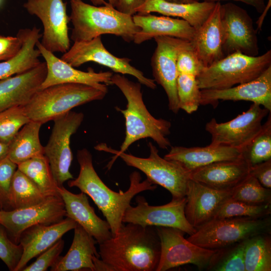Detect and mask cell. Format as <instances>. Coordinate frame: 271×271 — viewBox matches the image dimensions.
I'll use <instances>...</instances> for the list:
<instances>
[{"label":"cell","instance_id":"d6986e66","mask_svg":"<svg viewBox=\"0 0 271 271\" xmlns=\"http://www.w3.org/2000/svg\"><path fill=\"white\" fill-rule=\"evenodd\" d=\"M234 189L218 190L190 179L184 210L188 221L197 229L213 219L221 206L231 197Z\"/></svg>","mask_w":271,"mask_h":271},{"label":"cell","instance_id":"ac0fdd59","mask_svg":"<svg viewBox=\"0 0 271 271\" xmlns=\"http://www.w3.org/2000/svg\"><path fill=\"white\" fill-rule=\"evenodd\" d=\"M200 105L217 106L219 100L252 102L271 111V66L249 82L222 89L200 90Z\"/></svg>","mask_w":271,"mask_h":271},{"label":"cell","instance_id":"74e56055","mask_svg":"<svg viewBox=\"0 0 271 271\" xmlns=\"http://www.w3.org/2000/svg\"><path fill=\"white\" fill-rule=\"evenodd\" d=\"M200 90L196 77L179 74L177 92L180 109L188 114L196 111L200 105Z\"/></svg>","mask_w":271,"mask_h":271},{"label":"cell","instance_id":"bcb514c9","mask_svg":"<svg viewBox=\"0 0 271 271\" xmlns=\"http://www.w3.org/2000/svg\"><path fill=\"white\" fill-rule=\"evenodd\" d=\"M21 47L22 42L17 36H0V61L15 56Z\"/></svg>","mask_w":271,"mask_h":271},{"label":"cell","instance_id":"ffe728a7","mask_svg":"<svg viewBox=\"0 0 271 271\" xmlns=\"http://www.w3.org/2000/svg\"><path fill=\"white\" fill-rule=\"evenodd\" d=\"M36 47L40 52L47 66V74L40 89L62 83H79L95 87L111 84L113 75L109 71L96 72L92 68L88 71L76 69L67 62L45 49L38 41ZM39 89V90H40Z\"/></svg>","mask_w":271,"mask_h":271},{"label":"cell","instance_id":"e0dca14e","mask_svg":"<svg viewBox=\"0 0 271 271\" xmlns=\"http://www.w3.org/2000/svg\"><path fill=\"white\" fill-rule=\"evenodd\" d=\"M154 39L157 46L151 59L154 80L164 89L169 109L177 113L180 109L177 92V57L189 41L167 36Z\"/></svg>","mask_w":271,"mask_h":271},{"label":"cell","instance_id":"681fc988","mask_svg":"<svg viewBox=\"0 0 271 271\" xmlns=\"http://www.w3.org/2000/svg\"><path fill=\"white\" fill-rule=\"evenodd\" d=\"M94 265V271H115L114 268L109 264L100 259L99 257L95 256L93 258Z\"/></svg>","mask_w":271,"mask_h":271},{"label":"cell","instance_id":"9a60e30c","mask_svg":"<svg viewBox=\"0 0 271 271\" xmlns=\"http://www.w3.org/2000/svg\"><path fill=\"white\" fill-rule=\"evenodd\" d=\"M220 15L225 56L235 52L250 56H257L259 47L256 30L247 11L229 2L221 4Z\"/></svg>","mask_w":271,"mask_h":271},{"label":"cell","instance_id":"11a10c76","mask_svg":"<svg viewBox=\"0 0 271 271\" xmlns=\"http://www.w3.org/2000/svg\"><path fill=\"white\" fill-rule=\"evenodd\" d=\"M1 1H2V0H0V3H1Z\"/></svg>","mask_w":271,"mask_h":271},{"label":"cell","instance_id":"f1b7e54d","mask_svg":"<svg viewBox=\"0 0 271 271\" xmlns=\"http://www.w3.org/2000/svg\"><path fill=\"white\" fill-rule=\"evenodd\" d=\"M16 36L21 40L22 47L15 56L0 61V80L30 70L41 63V53L36 47L42 37L40 29L36 26L21 29Z\"/></svg>","mask_w":271,"mask_h":271},{"label":"cell","instance_id":"3957f363","mask_svg":"<svg viewBox=\"0 0 271 271\" xmlns=\"http://www.w3.org/2000/svg\"><path fill=\"white\" fill-rule=\"evenodd\" d=\"M111 84L116 85L127 100L126 108L116 109L123 115L125 121V137L118 152H125L135 142L150 138L163 149L171 146L167 136L170 133L171 123L156 118L148 111L143 99L141 84L129 80L122 74H113Z\"/></svg>","mask_w":271,"mask_h":271},{"label":"cell","instance_id":"277c9868","mask_svg":"<svg viewBox=\"0 0 271 271\" xmlns=\"http://www.w3.org/2000/svg\"><path fill=\"white\" fill-rule=\"evenodd\" d=\"M70 6L69 19L73 25L70 38L74 42L105 34L120 37L129 42L139 30L132 16L121 13L108 3L98 6L82 0H70Z\"/></svg>","mask_w":271,"mask_h":271},{"label":"cell","instance_id":"c3c4849f","mask_svg":"<svg viewBox=\"0 0 271 271\" xmlns=\"http://www.w3.org/2000/svg\"><path fill=\"white\" fill-rule=\"evenodd\" d=\"M221 1L240 2L253 7L257 12L261 14L264 11L266 5L265 0H201V1L211 3L220 2Z\"/></svg>","mask_w":271,"mask_h":271},{"label":"cell","instance_id":"8d00e7d4","mask_svg":"<svg viewBox=\"0 0 271 271\" xmlns=\"http://www.w3.org/2000/svg\"><path fill=\"white\" fill-rule=\"evenodd\" d=\"M231 198L254 205L271 204V189L262 186L249 174L234 188Z\"/></svg>","mask_w":271,"mask_h":271},{"label":"cell","instance_id":"816d5d0a","mask_svg":"<svg viewBox=\"0 0 271 271\" xmlns=\"http://www.w3.org/2000/svg\"><path fill=\"white\" fill-rule=\"evenodd\" d=\"M94 6H99L105 5L106 3H108L113 7H114L116 0H91Z\"/></svg>","mask_w":271,"mask_h":271},{"label":"cell","instance_id":"7dc6e473","mask_svg":"<svg viewBox=\"0 0 271 271\" xmlns=\"http://www.w3.org/2000/svg\"><path fill=\"white\" fill-rule=\"evenodd\" d=\"M147 0H116L115 8L124 14L131 16L137 13V10Z\"/></svg>","mask_w":271,"mask_h":271},{"label":"cell","instance_id":"5b68a950","mask_svg":"<svg viewBox=\"0 0 271 271\" xmlns=\"http://www.w3.org/2000/svg\"><path fill=\"white\" fill-rule=\"evenodd\" d=\"M107 85L95 87L79 83H62L39 90L24 106L32 121L42 124L70 111L76 106L102 99Z\"/></svg>","mask_w":271,"mask_h":271},{"label":"cell","instance_id":"f6af8a7d","mask_svg":"<svg viewBox=\"0 0 271 271\" xmlns=\"http://www.w3.org/2000/svg\"><path fill=\"white\" fill-rule=\"evenodd\" d=\"M250 175L254 177L263 187L271 188V159L250 166Z\"/></svg>","mask_w":271,"mask_h":271},{"label":"cell","instance_id":"d6a6232c","mask_svg":"<svg viewBox=\"0 0 271 271\" xmlns=\"http://www.w3.org/2000/svg\"><path fill=\"white\" fill-rule=\"evenodd\" d=\"M47 197L27 176L16 170L10 188L9 207L12 209L28 207L42 202Z\"/></svg>","mask_w":271,"mask_h":271},{"label":"cell","instance_id":"ba28073f","mask_svg":"<svg viewBox=\"0 0 271 271\" xmlns=\"http://www.w3.org/2000/svg\"><path fill=\"white\" fill-rule=\"evenodd\" d=\"M270 215L213 219L197 228L187 239L203 248L215 250L259 234L270 233Z\"/></svg>","mask_w":271,"mask_h":271},{"label":"cell","instance_id":"d590c367","mask_svg":"<svg viewBox=\"0 0 271 271\" xmlns=\"http://www.w3.org/2000/svg\"><path fill=\"white\" fill-rule=\"evenodd\" d=\"M246 240L217 249L206 270L245 271L244 251Z\"/></svg>","mask_w":271,"mask_h":271},{"label":"cell","instance_id":"4dcf8cb0","mask_svg":"<svg viewBox=\"0 0 271 271\" xmlns=\"http://www.w3.org/2000/svg\"><path fill=\"white\" fill-rule=\"evenodd\" d=\"M42 125L40 122L30 120L21 128L9 144L7 157L17 165L44 155V147L39 138Z\"/></svg>","mask_w":271,"mask_h":271},{"label":"cell","instance_id":"30bf717a","mask_svg":"<svg viewBox=\"0 0 271 271\" xmlns=\"http://www.w3.org/2000/svg\"><path fill=\"white\" fill-rule=\"evenodd\" d=\"M161 253L156 271H166L188 264L206 270L217 249L198 246L184 237L185 232L177 228L157 226Z\"/></svg>","mask_w":271,"mask_h":271},{"label":"cell","instance_id":"f5cc1de1","mask_svg":"<svg viewBox=\"0 0 271 271\" xmlns=\"http://www.w3.org/2000/svg\"><path fill=\"white\" fill-rule=\"evenodd\" d=\"M166 2L175 3V4H192L196 2L201 1V0H164Z\"/></svg>","mask_w":271,"mask_h":271},{"label":"cell","instance_id":"7a4b0ae2","mask_svg":"<svg viewBox=\"0 0 271 271\" xmlns=\"http://www.w3.org/2000/svg\"><path fill=\"white\" fill-rule=\"evenodd\" d=\"M127 223L99 244L100 257L115 271H156L161 253L156 227Z\"/></svg>","mask_w":271,"mask_h":271},{"label":"cell","instance_id":"52a82bcc","mask_svg":"<svg viewBox=\"0 0 271 271\" xmlns=\"http://www.w3.org/2000/svg\"><path fill=\"white\" fill-rule=\"evenodd\" d=\"M148 146L150 154L147 158L136 157L125 152L119 153L105 144H98L95 149L115 155L108 164V168L119 157L127 166L143 172L153 184L167 189L171 194L172 198L185 197L190 172L176 161L162 158L159 155L158 149L151 142Z\"/></svg>","mask_w":271,"mask_h":271},{"label":"cell","instance_id":"44dd1931","mask_svg":"<svg viewBox=\"0 0 271 271\" xmlns=\"http://www.w3.org/2000/svg\"><path fill=\"white\" fill-rule=\"evenodd\" d=\"M77 224L67 217L53 224H37L25 230L19 241L23 248L22 255L14 271L22 270L29 261L52 246Z\"/></svg>","mask_w":271,"mask_h":271},{"label":"cell","instance_id":"7c38bea8","mask_svg":"<svg viewBox=\"0 0 271 271\" xmlns=\"http://www.w3.org/2000/svg\"><path fill=\"white\" fill-rule=\"evenodd\" d=\"M270 112L253 103L247 110L228 121L219 123L212 118L205 126L211 136L210 144L228 146L240 151L258 132L263 119Z\"/></svg>","mask_w":271,"mask_h":271},{"label":"cell","instance_id":"1f68e13d","mask_svg":"<svg viewBox=\"0 0 271 271\" xmlns=\"http://www.w3.org/2000/svg\"><path fill=\"white\" fill-rule=\"evenodd\" d=\"M17 169L27 176L46 196L59 195L47 158H33L17 165Z\"/></svg>","mask_w":271,"mask_h":271},{"label":"cell","instance_id":"603a6c76","mask_svg":"<svg viewBox=\"0 0 271 271\" xmlns=\"http://www.w3.org/2000/svg\"><path fill=\"white\" fill-rule=\"evenodd\" d=\"M66 210V217L74 220L100 244L112 237L110 226L106 220L98 217L90 205L88 196L83 192L74 194L63 186L58 187Z\"/></svg>","mask_w":271,"mask_h":271},{"label":"cell","instance_id":"7bdbcfd3","mask_svg":"<svg viewBox=\"0 0 271 271\" xmlns=\"http://www.w3.org/2000/svg\"><path fill=\"white\" fill-rule=\"evenodd\" d=\"M64 246V241L60 239L52 246L38 255L36 260L26 265L22 271H46L57 260Z\"/></svg>","mask_w":271,"mask_h":271},{"label":"cell","instance_id":"83f0119b","mask_svg":"<svg viewBox=\"0 0 271 271\" xmlns=\"http://www.w3.org/2000/svg\"><path fill=\"white\" fill-rule=\"evenodd\" d=\"M71 246L66 254L60 256L50 267L51 271H94L93 257H100L95 239L77 224Z\"/></svg>","mask_w":271,"mask_h":271},{"label":"cell","instance_id":"4fadbf2b","mask_svg":"<svg viewBox=\"0 0 271 271\" xmlns=\"http://www.w3.org/2000/svg\"><path fill=\"white\" fill-rule=\"evenodd\" d=\"M136 201V206L129 205L126 209L122 220L123 223L175 228L189 235L195 232L196 229L185 216L186 196L172 198L169 203L160 206L150 205L142 196H137Z\"/></svg>","mask_w":271,"mask_h":271},{"label":"cell","instance_id":"7402d4cb","mask_svg":"<svg viewBox=\"0 0 271 271\" xmlns=\"http://www.w3.org/2000/svg\"><path fill=\"white\" fill-rule=\"evenodd\" d=\"M46 74L44 61L30 70L0 80V112L26 105L40 89Z\"/></svg>","mask_w":271,"mask_h":271},{"label":"cell","instance_id":"484cf974","mask_svg":"<svg viewBox=\"0 0 271 271\" xmlns=\"http://www.w3.org/2000/svg\"><path fill=\"white\" fill-rule=\"evenodd\" d=\"M220 2L206 21L197 30L190 41L192 47L204 67L225 57L223 51V31L220 15Z\"/></svg>","mask_w":271,"mask_h":271},{"label":"cell","instance_id":"d4e9b609","mask_svg":"<svg viewBox=\"0 0 271 271\" xmlns=\"http://www.w3.org/2000/svg\"><path fill=\"white\" fill-rule=\"evenodd\" d=\"M132 19L135 25L139 28L133 40L137 44L161 36L191 41L196 32V29L189 23L179 18L157 16L150 13L136 14L132 16Z\"/></svg>","mask_w":271,"mask_h":271},{"label":"cell","instance_id":"f35d334b","mask_svg":"<svg viewBox=\"0 0 271 271\" xmlns=\"http://www.w3.org/2000/svg\"><path fill=\"white\" fill-rule=\"evenodd\" d=\"M271 204L254 205L231 197L221 206L214 219L231 217L260 218L270 215Z\"/></svg>","mask_w":271,"mask_h":271},{"label":"cell","instance_id":"f907efd6","mask_svg":"<svg viewBox=\"0 0 271 271\" xmlns=\"http://www.w3.org/2000/svg\"><path fill=\"white\" fill-rule=\"evenodd\" d=\"M9 146V145L5 144L0 141V160L8 156Z\"/></svg>","mask_w":271,"mask_h":271},{"label":"cell","instance_id":"836d02e7","mask_svg":"<svg viewBox=\"0 0 271 271\" xmlns=\"http://www.w3.org/2000/svg\"><path fill=\"white\" fill-rule=\"evenodd\" d=\"M244 264L245 271L271 270L270 233L259 234L246 240Z\"/></svg>","mask_w":271,"mask_h":271},{"label":"cell","instance_id":"e575fe53","mask_svg":"<svg viewBox=\"0 0 271 271\" xmlns=\"http://www.w3.org/2000/svg\"><path fill=\"white\" fill-rule=\"evenodd\" d=\"M241 156L250 166L271 159V114L258 132L240 150Z\"/></svg>","mask_w":271,"mask_h":271},{"label":"cell","instance_id":"db71d44e","mask_svg":"<svg viewBox=\"0 0 271 271\" xmlns=\"http://www.w3.org/2000/svg\"><path fill=\"white\" fill-rule=\"evenodd\" d=\"M1 209H2V208L1 206H0V210Z\"/></svg>","mask_w":271,"mask_h":271},{"label":"cell","instance_id":"2e32d148","mask_svg":"<svg viewBox=\"0 0 271 271\" xmlns=\"http://www.w3.org/2000/svg\"><path fill=\"white\" fill-rule=\"evenodd\" d=\"M64 202L60 195L47 197L42 202L28 207L0 210V224L18 243L22 233L37 224H51L66 216Z\"/></svg>","mask_w":271,"mask_h":271},{"label":"cell","instance_id":"60d3db41","mask_svg":"<svg viewBox=\"0 0 271 271\" xmlns=\"http://www.w3.org/2000/svg\"><path fill=\"white\" fill-rule=\"evenodd\" d=\"M23 248L20 243L12 241L4 227L0 224V258L11 271H14L20 261Z\"/></svg>","mask_w":271,"mask_h":271},{"label":"cell","instance_id":"ee69618b","mask_svg":"<svg viewBox=\"0 0 271 271\" xmlns=\"http://www.w3.org/2000/svg\"><path fill=\"white\" fill-rule=\"evenodd\" d=\"M17 165L8 157L0 160V206H8L10 188Z\"/></svg>","mask_w":271,"mask_h":271},{"label":"cell","instance_id":"8992f818","mask_svg":"<svg viewBox=\"0 0 271 271\" xmlns=\"http://www.w3.org/2000/svg\"><path fill=\"white\" fill-rule=\"evenodd\" d=\"M271 66V50L256 56L235 52L205 67L197 77L199 88L222 89L249 82Z\"/></svg>","mask_w":271,"mask_h":271},{"label":"cell","instance_id":"4316f807","mask_svg":"<svg viewBox=\"0 0 271 271\" xmlns=\"http://www.w3.org/2000/svg\"><path fill=\"white\" fill-rule=\"evenodd\" d=\"M164 158L178 162L191 172L213 163L242 158L239 150L232 147L209 145L200 147H171Z\"/></svg>","mask_w":271,"mask_h":271},{"label":"cell","instance_id":"8fae6325","mask_svg":"<svg viewBox=\"0 0 271 271\" xmlns=\"http://www.w3.org/2000/svg\"><path fill=\"white\" fill-rule=\"evenodd\" d=\"M23 7L41 21L44 30L40 43L45 49L54 53L69 49L70 19L63 0H26Z\"/></svg>","mask_w":271,"mask_h":271},{"label":"cell","instance_id":"ab89813d","mask_svg":"<svg viewBox=\"0 0 271 271\" xmlns=\"http://www.w3.org/2000/svg\"><path fill=\"white\" fill-rule=\"evenodd\" d=\"M30 121L24 106H15L0 112V141L9 145L21 128Z\"/></svg>","mask_w":271,"mask_h":271},{"label":"cell","instance_id":"5bb4252c","mask_svg":"<svg viewBox=\"0 0 271 271\" xmlns=\"http://www.w3.org/2000/svg\"><path fill=\"white\" fill-rule=\"evenodd\" d=\"M60 58L74 67L89 62H95L117 73L133 76L141 84L151 89L157 87L154 79L147 78L130 64V59L117 57L110 53L103 44L101 36L87 41L74 42Z\"/></svg>","mask_w":271,"mask_h":271},{"label":"cell","instance_id":"b9f144b4","mask_svg":"<svg viewBox=\"0 0 271 271\" xmlns=\"http://www.w3.org/2000/svg\"><path fill=\"white\" fill-rule=\"evenodd\" d=\"M177 67L179 74L197 77L205 68L189 41L179 52Z\"/></svg>","mask_w":271,"mask_h":271},{"label":"cell","instance_id":"6da1fadb","mask_svg":"<svg viewBox=\"0 0 271 271\" xmlns=\"http://www.w3.org/2000/svg\"><path fill=\"white\" fill-rule=\"evenodd\" d=\"M77 159L80 166L79 175L76 178L69 180L68 185L79 188L92 199L108 223L112 236H114L123 224L122 217L131 199L141 192L155 190L157 185L147 178L141 181L140 173L134 171L129 176L128 189L116 192L108 188L97 175L92 155L87 149L78 150Z\"/></svg>","mask_w":271,"mask_h":271},{"label":"cell","instance_id":"cb8c5ba5","mask_svg":"<svg viewBox=\"0 0 271 271\" xmlns=\"http://www.w3.org/2000/svg\"><path fill=\"white\" fill-rule=\"evenodd\" d=\"M250 167L243 158L217 162L191 171L190 178L216 190H231L249 175Z\"/></svg>","mask_w":271,"mask_h":271},{"label":"cell","instance_id":"9c48e42d","mask_svg":"<svg viewBox=\"0 0 271 271\" xmlns=\"http://www.w3.org/2000/svg\"><path fill=\"white\" fill-rule=\"evenodd\" d=\"M82 112L71 110L55 118L49 141L44 147V155L48 159L55 180L59 187L73 179L70 172L73 160L70 139L81 124Z\"/></svg>","mask_w":271,"mask_h":271},{"label":"cell","instance_id":"f546056e","mask_svg":"<svg viewBox=\"0 0 271 271\" xmlns=\"http://www.w3.org/2000/svg\"><path fill=\"white\" fill-rule=\"evenodd\" d=\"M215 4L216 3L204 1L181 4L169 3L164 0H147L138 9L137 14H147L155 12L181 19L197 30L210 16Z\"/></svg>","mask_w":271,"mask_h":271}]
</instances>
